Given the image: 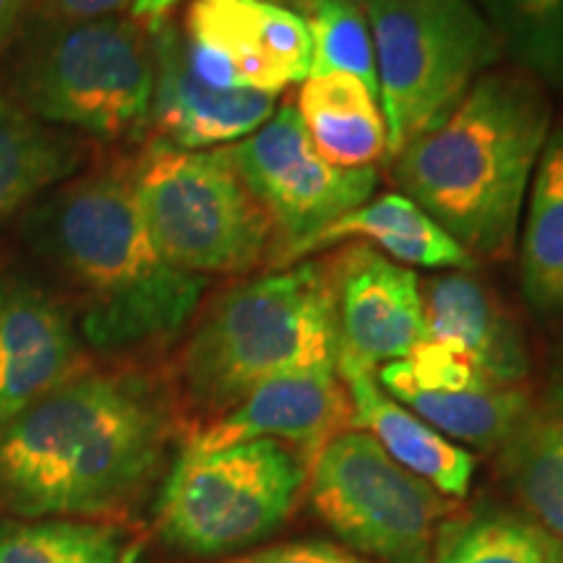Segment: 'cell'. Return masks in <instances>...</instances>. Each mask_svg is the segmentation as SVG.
<instances>
[{
	"label": "cell",
	"mask_w": 563,
	"mask_h": 563,
	"mask_svg": "<svg viewBox=\"0 0 563 563\" xmlns=\"http://www.w3.org/2000/svg\"><path fill=\"white\" fill-rule=\"evenodd\" d=\"M311 462L282 441L183 449L159 493L157 530L188 555H224L256 545L290 519L306 493Z\"/></svg>",
	"instance_id": "cell-8"
},
{
	"label": "cell",
	"mask_w": 563,
	"mask_h": 563,
	"mask_svg": "<svg viewBox=\"0 0 563 563\" xmlns=\"http://www.w3.org/2000/svg\"><path fill=\"white\" fill-rule=\"evenodd\" d=\"M0 563H125L123 534L84 519L0 522Z\"/></svg>",
	"instance_id": "cell-26"
},
{
	"label": "cell",
	"mask_w": 563,
	"mask_h": 563,
	"mask_svg": "<svg viewBox=\"0 0 563 563\" xmlns=\"http://www.w3.org/2000/svg\"><path fill=\"white\" fill-rule=\"evenodd\" d=\"M519 287L538 316H563V123L548 136L527 194Z\"/></svg>",
	"instance_id": "cell-21"
},
{
	"label": "cell",
	"mask_w": 563,
	"mask_h": 563,
	"mask_svg": "<svg viewBox=\"0 0 563 563\" xmlns=\"http://www.w3.org/2000/svg\"><path fill=\"white\" fill-rule=\"evenodd\" d=\"M21 110L104 141L150 131L154 34L112 16L45 24L13 70Z\"/></svg>",
	"instance_id": "cell-5"
},
{
	"label": "cell",
	"mask_w": 563,
	"mask_h": 563,
	"mask_svg": "<svg viewBox=\"0 0 563 563\" xmlns=\"http://www.w3.org/2000/svg\"><path fill=\"white\" fill-rule=\"evenodd\" d=\"M363 11L394 159L435 129L504 51L473 0H363Z\"/></svg>",
	"instance_id": "cell-7"
},
{
	"label": "cell",
	"mask_w": 563,
	"mask_h": 563,
	"mask_svg": "<svg viewBox=\"0 0 563 563\" xmlns=\"http://www.w3.org/2000/svg\"><path fill=\"white\" fill-rule=\"evenodd\" d=\"M141 217L175 269L243 277L277 262L272 220L224 150L178 152L150 144L133 167Z\"/></svg>",
	"instance_id": "cell-6"
},
{
	"label": "cell",
	"mask_w": 563,
	"mask_h": 563,
	"mask_svg": "<svg viewBox=\"0 0 563 563\" xmlns=\"http://www.w3.org/2000/svg\"><path fill=\"white\" fill-rule=\"evenodd\" d=\"M30 13V0H0V47L9 42Z\"/></svg>",
	"instance_id": "cell-31"
},
{
	"label": "cell",
	"mask_w": 563,
	"mask_h": 563,
	"mask_svg": "<svg viewBox=\"0 0 563 563\" xmlns=\"http://www.w3.org/2000/svg\"><path fill=\"white\" fill-rule=\"evenodd\" d=\"M352 428L350 397L336 365L292 371L253 389L243 402L188 439V452H217L235 443L272 439L298 449L308 462Z\"/></svg>",
	"instance_id": "cell-14"
},
{
	"label": "cell",
	"mask_w": 563,
	"mask_h": 563,
	"mask_svg": "<svg viewBox=\"0 0 563 563\" xmlns=\"http://www.w3.org/2000/svg\"><path fill=\"white\" fill-rule=\"evenodd\" d=\"M277 112V95L222 89L191 68L178 26L167 21L154 32L152 144L178 152L232 146L258 131Z\"/></svg>",
	"instance_id": "cell-13"
},
{
	"label": "cell",
	"mask_w": 563,
	"mask_h": 563,
	"mask_svg": "<svg viewBox=\"0 0 563 563\" xmlns=\"http://www.w3.org/2000/svg\"><path fill=\"white\" fill-rule=\"evenodd\" d=\"M431 563H563V548L532 517L481 506L435 530Z\"/></svg>",
	"instance_id": "cell-23"
},
{
	"label": "cell",
	"mask_w": 563,
	"mask_h": 563,
	"mask_svg": "<svg viewBox=\"0 0 563 563\" xmlns=\"http://www.w3.org/2000/svg\"><path fill=\"white\" fill-rule=\"evenodd\" d=\"M551 131L543 84L519 68H490L435 129L394 157V180L475 262H501L517 245Z\"/></svg>",
	"instance_id": "cell-2"
},
{
	"label": "cell",
	"mask_w": 563,
	"mask_h": 563,
	"mask_svg": "<svg viewBox=\"0 0 563 563\" xmlns=\"http://www.w3.org/2000/svg\"><path fill=\"white\" fill-rule=\"evenodd\" d=\"M170 433L150 378L84 371L0 426V506L21 519L121 509L157 473Z\"/></svg>",
	"instance_id": "cell-1"
},
{
	"label": "cell",
	"mask_w": 563,
	"mask_h": 563,
	"mask_svg": "<svg viewBox=\"0 0 563 563\" xmlns=\"http://www.w3.org/2000/svg\"><path fill=\"white\" fill-rule=\"evenodd\" d=\"M332 262L269 269L224 287L196 316L175 373L186 405L217 420L272 378L336 365Z\"/></svg>",
	"instance_id": "cell-4"
},
{
	"label": "cell",
	"mask_w": 563,
	"mask_h": 563,
	"mask_svg": "<svg viewBox=\"0 0 563 563\" xmlns=\"http://www.w3.org/2000/svg\"><path fill=\"white\" fill-rule=\"evenodd\" d=\"M308 501L344 548L373 563H431L449 504L371 439L336 433L308 470Z\"/></svg>",
	"instance_id": "cell-9"
},
{
	"label": "cell",
	"mask_w": 563,
	"mask_h": 563,
	"mask_svg": "<svg viewBox=\"0 0 563 563\" xmlns=\"http://www.w3.org/2000/svg\"><path fill=\"white\" fill-rule=\"evenodd\" d=\"M188 63L222 89L279 95L311 74V32L277 0H191L183 19Z\"/></svg>",
	"instance_id": "cell-11"
},
{
	"label": "cell",
	"mask_w": 563,
	"mask_h": 563,
	"mask_svg": "<svg viewBox=\"0 0 563 563\" xmlns=\"http://www.w3.org/2000/svg\"><path fill=\"white\" fill-rule=\"evenodd\" d=\"M329 262L340 334L336 361L378 371L426 340L420 277L410 266L363 243H347Z\"/></svg>",
	"instance_id": "cell-12"
},
{
	"label": "cell",
	"mask_w": 563,
	"mask_h": 563,
	"mask_svg": "<svg viewBox=\"0 0 563 563\" xmlns=\"http://www.w3.org/2000/svg\"><path fill=\"white\" fill-rule=\"evenodd\" d=\"M224 563H373L350 548L329 543V540H295L256 548V551L235 555Z\"/></svg>",
	"instance_id": "cell-28"
},
{
	"label": "cell",
	"mask_w": 563,
	"mask_h": 563,
	"mask_svg": "<svg viewBox=\"0 0 563 563\" xmlns=\"http://www.w3.org/2000/svg\"><path fill=\"white\" fill-rule=\"evenodd\" d=\"M183 0H133L131 19L139 21L146 32H159L167 24L170 13L178 9Z\"/></svg>",
	"instance_id": "cell-30"
},
{
	"label": "cell",
	"mask_w": 563,
	"mask_h": 563,
	"mask_svg": "<svg viewBox=\"0 0 563 563\" xmlns=\"http://www.w3.org/2000/svg\"><path fill=\"white\" fill-rule=\"evenodd\" d=\"M295 108L308 141L329 165L361 170L386 154L389 133L382 100L355 76H308L300 84Z\"/></svg>",
	"instance_id": "cell-20"
},
{
	"label": "cell",
	"mask_w": 563,
	"mask_h": 563,
	"mask_svg": "<svg viewBox=\"0 0 563 563\" xmlns=\"http://www.w3.org/2000/svg\"><path fill=\"white\" fill-rule=\"evenodd\" d=\"M311 32V74H347L378 95L376 47L368 16L357 0H319L306 13Z\"/></svg>",
	"instance_id": "cell-27"
},
{
	"label": "cell",
	"mask_w": 563,
	"mask_h": 563,
	"mask_svg": "<svg viewBox=\"0 0 563 563\" xmlns=\"http://www.w3.org/2000/svg\"><path fill=\"white\" fill-rule=\"evenodd\" d=\"M514 68L563 97V0H475Z\"/></svg>",
	"instance_id": "cell-25"
},
{
	"label": "cell",
	"mask_w": 563,
	"mask_h": 563,
	"mask_svg": "<svg viewBox=\"0 0 563 563\" xmlns=\"http://www.w3.org/2000/svg\"><path fill=\"white\" fill-rule=\"evenodd\" d=\"M84 373L70 313L24 279H0V426Z\"/></svg>",
	"instance_id": "cell-15"
},
{
	"label": "cell",
	"mask_w": 563,
	"mask_h": 563,
	"mask_svg": "<svg viewBox=\"0 0 563 563\" xmlns=\"http://www.w3.org/2000/svg\"><path fill=\"white\" fill-rule=\"evenodd\" d=\"M506 481L563 548V420L553 412H530L501 446Z\"/></svg>",
	"instance_id": "cell-24"
},
{
	"label": "cell",
	"mask_w": 563,
	"mask_h": 563,
	"mask_svg": "<svg viewBox=\"0 0 563 563\" xmlns=\"http://www.w3.org/2000/svg\"><path fill=\"white\" fill-rule=\"evenodd\" d=\"M376 373L386 394L464 449H501L532 412L525 386H498L488 378L418 384L394 363L382 365Z\"/></svg>",
	"instance_id": "cell-18"
},
{
	"label": "cell",
	"mask_w": 563,
	"mask_h": 563,
	"mask_svg": "<svg viewBox=\"0 0 563 563\" xmlns=\"http://www.w3.org/2000/svg\"><path fill=\"white\" fill-rule=\"evenodd\" d=\"M548 399H551V412L559 415V418L563 420V363L559 365V371L553 373L551 389H548Z\"/></svg>",
	"instance_id": "cell-32"
},
{
	"label": "cell",
	"mask_w": 563,
	"mask_h": 563,
	"mask_svg": "<svg viewBox=\"0 0 563 563\" xmlns=\"http://www.w3.org/2000/svg\"><path fill=\"white\" fill-rule=\"evenodd\" d=\"M316 3H319V0H292V5H295V9H298L300 16H306V13L311 11Z\"/></svg>",
	"instance_id": "cell-33"
},
{
	"label": "cell",
	"mask_w": 563,
	"mask_h": 563,
	"mask_svg": "<svg viewBox=\"0 0 563 563\" xmlns=\"http://www.w3.org/2000/svg\"><path fill=\"white\" fill-rule=\"evenodd\" d=\"M426 340L467 355L493 384L522 386L530 352L517 319L473 272L452 269L420 282Z\"/></svg>",
	"instance_id": "cell-16"
},
{
	"label": "cell",
	"mask_w": 563,
	"mask_h": 563,
	"mask_svg": "<svg viewBox=\"0 0 563 563\" xmlns=\"http://www.w3.org/2000/svg\"><path fill=\"white\" fill-rule=\"evenodd\" d=\"M340 243H363L391 262L422 269H475V258L405 194H384L347 211L295 251L292 264Z\"/></svg>",
	"instance_id": "cell-19"
},
{
	"label": "cell",
	"mask_w": 563,
	"mask_h": 563,
	"mask_svg": "<svg viewBox=\"0 0 563 563\" xmlns=\"http://www.w3.org/2000/svg\"><path fill=\"white\" fill-rule=\"evenodd\" d=\"M336 373L347 389L355 431L368 433L394 462L433 485L441 496H467L475 475V456L467 449L386 394L376 382V371L336 361Z\"/></svg>",
	"instance_id": "cell-17"
},
{
	"label": "cell",
	"mask_w": 563,
	"mask_h": 563,
	"mask_svg": "<svg viewBox=\"0 0 563 563\" xmlns=\"http://www.w3.org/2000/svg\"><path fill=\"white\" fill-rule=\"evenodd\" d=\"M133 0H30V13L42 24H84L112 19L131 9Z\"/></svg>",
	"instance_id": "cell-29"
},
{
	"label": "cell",
	"mask_w": 563,
	"mask_h": 563,
	"mask_svg": "<svg viewBox=\"0 0 563 563\" xmlns=\"http://www.w3.org/2000/svg\"><path fill=\"white\" fill-rule=\"evenodd\" d=\"M222 150L269 214L279 249L272 269L290 266L300 245L371 201L378 186L376 167L329 165L308 141L295 102H285L262 129Z\"/></svg>",
	"instance_id": "cell-10"
},
{
	"label": "cell",
	"mask_w": 563,
	"mask_h": 563,
	"mask_svg": "<svg viewBox=\"0 0 563 563\" xmlns=\"http://www.w3.org/2000/svg\"><path fill=\"white\" fill-rule=\"evenodd\" d=\"M45 243L79 302L84 340L108 355L175 340L209 285L159 256L141 217L133 170L123 167L63 188L47 209Z\"/></svg>",
	"instance_id": "cell-3"
},
{
	"label": "cell",
	"mask_w": 563,
	"mask_h": 563,
	"mask_svg": "<svg viewBox=\"0 0 563 563\" xmlns=\"http://www.w3.org/2000/svg\"><path fill=\"white\" fill-rule=\"evenodd\" d=\"M81 165L74 141L45 129L37 118L0 100V222Z\"/></svg>",
	"instance_id": "cell-22"
}]
</instances>
